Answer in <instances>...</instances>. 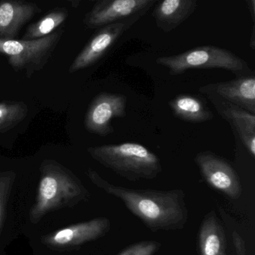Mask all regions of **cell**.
<instances>
[{
  "instance_id": "2e32d148",
  "label": "cell",
  "mask_w": 255,
  "mask_h": 255,
  "mask_svg": "<svg viewBox=\"0 0 255 255\" xmlns=\"http://www.w3.org/2000/svg\"><path fill=\"white\" fill-rule=\"evenodd\" d=\"M198 241L201 255H227L225 230L213 210L201 222Z\"/></svg>"
},
{
  "instance_id": "30bf717a",
  "label": "cell",
  "mask_w": 255,
  "mask_h": 255,
  "mask_svg": "<svg viewBox=\"0 0 255 255\" xmlns=\"http://www.w3.org/2000/svg\"><path fill=\"white\" fill-rule=\"evenodd\" d=\"M128 98L122 94L104 93L97 95L89 105L84 125L90 133L105 137L114 132L112 121L126 116Z\"/></svg>"
},
{
  "instance_id": "d6986e66",
  "label": "cell",
  "mask_w": 255,
  "mask_h": 255,
  "mask_svg": "<svg viewBox=\"0 0 255 255\" xmlns=\"http://www.w3.org/2000/svg\"><path fill=\"white\" fill-rule=\"evenodd\" d=\"M15 180L14 171H0V234L3 229L7 204Z\"/></svg>"
},
{
  "instance_id": "ffe728a7",
  "label": "cell",
  "mask_w": 255,
  "mask_h": 255,
  "mask_svg": "<svg viewBox=\"0 0 255 255\" xmlns=\"http://www.w3.org/2000/svg\"><path fill=\"white\" fill-rule=\"evenodd\" d=\"M160 247L159 242L144 240L128 246L118 255H153Z\"/></svg>"
},
{
  "instance_id": "7402d4cb",
  "label": "cell",
  "mask_w": 255,
  "mask_h": 255,
  "mask_svg": "<svg viewBox=\"0 0 255 255\" xmlns=\"http://www.w3.org/2000/svg\"><path fill=\"white\" fill-rule=\"evenodd\" d=\"M248 7H249V12L252 17V20L255 23V0H246Z\"/></svg>"
},
{
  "instance_id": "7c38bea8",
  "label": "cell",
  "mask_w": 255,
  "mask_h": 255,
  "mask_svg": "<svg viewBox=\"0 0 255 255\" xmlns=\"http://www.w3.org/2000/svg\"><path fill=\"white\" fill-rule=\"evenodd\" d=\"M219 114L228 122L246 150L255 156V116L214 95H207Z\"/></svg>"
},
{
  "instance_id": "8fae6325",
  "label": "cell",
  "mask_w": 255,
  "mask_h": 255,
  "mask_svg": "<svg viewBox=\"0 0 255 255\" xmlns=\"http://www.w3.org/2000/svg\"><path fill=\"white\" fill-rule=\"evenodd\" d=\"M206 95H214L220 99L255 114V74L237 77L230 81L211 83L200 88Z\"/></svg>"
},
{
  "instance_id": "44dd1931",
  "label": "cell",
  "mask_w": 255,
  "mask_h": 255,
  "mask_svg": "<svg viewBox=\"0 0 255 255\" xmlns=\"http://www.w3.org/2000/svg\"><path fill=\"white\" fill-rule=\"evenodd\" d=\"M232 237L233 241H234V247H235V250L237 255H246V247L244 239H243L238 233L236 232V231L233 233Z\"/></svg>"
},
{
  "instance_id": "7a4b0ae2",
  "label": "cell",
  "mask_w": 255,
  "mask_h": 255,
  "mask_svg": "<svg viewBox=\"0 0 255 255\" xmlns=\"http://www.w3.org/2000/svg\"><path fill=\"white\" fill-rule=\"evenodd\" d=\"M40 174L36 198L29 211V220L34 225L48 213L75 207L90 197L80 178L57 161H43Z\"/></svg>"
},
{
  "instance_id": "ac0fdd59",
  "label": "cell",
  "mask_w": 255,
  "mask_h": 255,
  "mask_svg": "<svg viewBox=\"0 0 255 255\" xmlns=\"http://www.w3.org/2000/svg\"><path fill=\"white\" fill-rule=\"evenodd\" d=\"M28 107L23 101H7L0 103V133L8 132L23 122Z\"/></svg>"
},
{
  "instance_id": "ba28073f",
  "label": "cell",
  "mask_w": 255,
  "mask_h": 255,
  "mask_svg": "<svg viewBox=\"0 0 255 255\" xmlns=\"http://www.w3.org/2000/svg\"><path fill=\"white\" fill-rule=\"evenodd\" d=\"M156 0H101L98 1L84 17L89 29H98L112 23L144 16Z\"/></svg>"
},
{
  "instance_id": "5b68a950",
  "label": "cell",
  "mask_w": 255,
  "mask_h": 255,
  "mask_svg": "<svg viewBox=\"0 0 255 255\" xmlns=\"http://www.w3.org/2000/svg\"><path fill=\"white\" fill-rule=\"evenodd\" d=\"M63 32L61 29L45 38L32 41L0 38V53L8 57L13 69L30 77L48 63Z\"/></svg>"
},
{
  "instance_id": "6da1fadb",
  "label": "cell",
  "mask_w": 255,
  "mask_h": 255,
  "mask_svg": "<svg viewBox=\"0 0 255 255\" xmlns=\"http://www.w3.org/2000/svg\"><path fill=\"white\" fill-rule=\"evenodd\" d=\"M87 175L97 187L120 199L153 232L180 231L187 223L189 210L182 189L156 190L117 186L92 168L88 169Z\"/></svg>"
},
{
  "instance_id": "4fadbf2b",
  "label": "cell",
  "mask_w": 255,
  "mask_h": 255,
  "mask_svg": "<svg viewBox=\"0 0 255 255\" xmlns=\"http://www.w3.org/2000/svg\"><path fill=\"white\" fill-rule=\"evenodd\" d=\"M41 11V8L32 2L0 1V38L15 39L21 28Z\"/></svg>"
},
{
  "instance_id": "8992f818",
  "label": "cell",
  "mask_w": 255,
  "mask_h": 255,
  "mask_svg": "<svg viewBox=\"0 0 255 255\" xmlns=\"http://www.w3.org/2000/svg\"><path fill=\"white\" fill-rule=\"evenodd\" d=\"M110 230L111 222L108 218H95L43 236L41 243L53 250H71L104 237Z\"/></svg>"
},
{
  "instance_id": "5bb4252c",
  "label": "cell",
  "mask_w": 255,
  "mask_h": 255,
  "mask_svg": "<svg viewBox=\"0 0 255 255\" xmlns=\"http://www.w3.org/2000/svg\"><path fill=\"white\" fill-rule=\"evenodd\" d=\"M197 7V0H163L157 2L152 15L157 28L168 33L189 18Z\"/></svg>"
},
{
  "instance_id": "277c9868",
  "label": "cell",
  "mask_w": 255,
  "mask_h": 255,
  "mask_svg": "<svg viewBox=\"0 0 255 255\" xmlns=\"http://www.w3.org/2000/svg\"><path fill=\"white\" fill-rule=\"evenodd\" d=\"M156 64L168 68L170 75L177 76L190 69L226 70L237 77L252 75L254 73L244 59L222 47L201 46L180 54L161 56Z\"/></svg>"
},
{
  "instance_id": "9c48e42d",
  "label": "cell",
  "mask_w": 255,
  "mask_h": 255,
  "mask_svg": "<svg viewBox=\"0 0 255 255\" xmlns=\"http://www.w3.org/2000/svg\"><path fill=\"white\" fill-rule=\"evenodd\" d=\"M142 16H137L100 28L77 55L70 66L69 72L73 74L96 64L110 51L118 40Z\"/></svg>"
},
{
  "instance_id": "3957f363",
  "label": "cell",
  "mask_w": 255,
  "mask_h": 255,
  "mask_svg": "<svg viewBox=\"0 0 255 255\" xmlns=\"http://www.w3.org/2000/svg\"><path fill=\"white\" fill-rule=\"evenodd\" d=\"M87 151L95 161L129 181L153 180L162 171L159 157L138 143L104 144L89 147Z\"/></svg>"
},
{
  "instance_id": "9a60e30c",
  "label": "cell",
  "mask_w": 255,
  "mask_h": 255,
  "mask_svg": "<svg viewBox=\"0 0 255 255\" xmlns=\"http://www.w3.org/2000/svg\"><path fill=\"white\" fill-rule=\"evenodd\" d=\"M168 104L177 119L188 123H204L210 122L214 118L205 100L198 95H177Z\"/></svg>"
},
{
  "instance_id": "e0dca14e",
  "label": "cell",
  "mask_w": 255,
  "mask_h": 255,
  "mask_svg": "<svg viewBox=\"0 0 255 255\" xmlns=\"http://www.w3.org/2000/svg\"><path fill=\"white\" fill-rule=\"evenodd\" d=\"M68 17V11L67 8H61L53 10L41 20L31 24L26 29L21 40L32 41L45 38L53 33Z\"/></svg>"
},
{
  "instance_id": "52a82bcc",
  "label": "cell",
  "mask_w": 255,
  "mask_h": 255,
  "mask_svg": "<svg viewBox=\"0 0 255 255\" xmlns=\"http://www.w3.org/2000/svg\"><path fill=\"white\" fill-rule=\"evenodd\" d=\"M203 178L213 189L231 199H239L243 193L240 177L234 167L225 158L213 152H200L195 157Z\"/></svg>"
}]
</instances>
